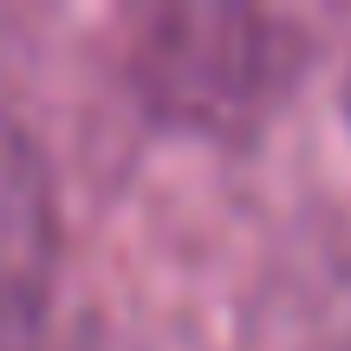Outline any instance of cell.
<instances>
[{"mask_svg":"<svg viewBox=\"0 0 351 351\" xmlns=\"http://www.w3.org/2000/svg\"><path fill=\"white\" fill-rule=\"evenodd\" d=\"M306 33L241 0H169L130 20V85L143 111L195 137H247L293 98Z\"/></svg>","mask_w":351,"mask_h":351,"instance_id":"6da1fadb","label":"cell"},{"mask_svg":"<svg viewBox=\"0 0 351 351\" xmlns=\"http://www.w3.org/2000/svg\"><path fill=\"white\" fill-rule=\"evenodd\" d=\"M59 274V195L39 143L0 117V351H33Z\"/></svg>","mask_w":351,"mask_h":351,"instance_id":"7a4b0ae2","label":"cell"},{"mask_svg":"<svg viewBox=\"0 0 351 351\" xmlns=\"http://www.w3.org/2000/svg\"><path fill=\"white\" fill-rule=\"evenodd\" d=\"M345 124H351V78H345Z\"/></svg>","mask_w":351,"mask_h":351,"instance_id":"3957f363","label":"cell"}]
</instances>
